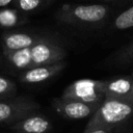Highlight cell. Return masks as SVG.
I'll list each match as a JSON object with an SVG mask.
<instances>
[{
    "label": "cell",
    "mask_w": 133,
    "mask_h": 133,
    "mask_svg": "<svg viewBox=\"0 0 133 133\" xmlns=\"http://www.w3.org/2000/svg\"><path fill=\"white\" fill-rule=\"evenodd\" d=\"M111 9L104 4L63 5L56 14L59 23L81 28L101 27L108 19Z\"/></svg>",
    "instance_id": "obj_1"
},
{
    "label": "cell",
    "mask_w": 133,
    "mask_h": 133,
    "mask_svg": "<svg viewBox=\"0 0 133 133\" xmlns=\"http://www.w3.org/2000/svg\"><path fill=\"white\" fill-rule=\"evenodd\" d=\"M133 116V100L105 98L91 115L83 133L99 128H114Z\"/></svg>",
    "instance_id": "obj_2"
},
{
    "label": "cell",
    "mask_w": 133,
    "mask_h": 133,
    "mask_svg": "<svg viewBox=\"0 0 133 133\" xmlns=\"http://www.w3.org/2000/svg\"><path fill=\"white\" fill-rule=\"evenodd\" d=\"M62 99L77 100L88 104H101L105 99L102 92V81L94 79H79L65 87Z\"/></svg>",
    "instance_id": "obj_3"
},
{
    "label": "cell",
    "mask_w": 133,
    "mask_h": 133,
    "mask_svg": "<svg viewBox=\"0 0 133 133\" xmlns=\"http://www.w3.org/2000/svg\"><path fill=\"white\" fill-rule=\"evenodd\" d=\"M39 104L32 99L18 97L0 101V125H12L18 121L35 113Z\"/></svg>",
    "instance_id": "obj_4"
},
{
    "label": "cell",
    "mask_w": 133,
    "mask_h": 133,
    "mask_svg": "<svg viewBox=\"0 0 133 133\" xmlns=\"http://www.w3.org/2000/svg\"><path fill=\"white\" fill-rule=\"evenodd\" d=\"M29 55L32 68L62 61L66 56L65 49L52 37H45L31 48Z\"/></svg>",
    "instance_id": "obj_5"
},
{
    "label": "cell",
    "mask_w": 133,
    "mask_h": 133,
    "mask_svg": "<svg viewBox=\"0 0 133 133\" xmlns=\"http://www.w3.org/2000/svg\"><path fill=\"white\" fill-rule=\"evenodd\" d=\"M54 110L64 118L81 119L92 115L100 104H88L71 99H55L53 101Z\"/></svg>",
    "instance_id": "obj_6"
},
{
    "label": "cell",
    "mask_w": 133,
    "mask_h": 133,
    "mask_svg": "<svg viewBox=\"0 0 133 133\" xmlns=\"http://www.w3.org/2000/svg\"><path fill=\"white\" fill-rule=\"evenodd\" d=\"M132 87H133L132 75L121 76L102 81V92L105 98L133 100Z\"/></svg>",
    "instance_id": "obj_7"
},
{
    "label": "cell",
    "mask_w": 133,
    "mask_h": 133,
    "mask_svg": "<svg viewBox=\"0 0 133 133\" xmlns=\"http://www.w3.org/2000/svg\"><path fill=\"white\" fill-rule=\"evenodd\" d=\"M66 63L65 61H59L52 64H45V65H38L31 69H28L26 71H23L21 75L19 76V80L23 83L27 84H35V83H42L45 82L56 75H58L60 72L63 71Z\"/></svg>",
    "instance_id": "obj_8"
},
{
    "label": "cell",
    "mask_w": 133,
    "mask_h": 133,
    "mask_svg": "<svg viewBox=\"0 0 133 133\" xmlns=\"http://www.w3.org/2000/svg\"><path fill=\"white\" fill-rule=\"evenodd\" d=\"M10 127L17 133H49L52 129V123L43 114L32 113Z\"/></svg>",
    "instance_id": "obj_9"
},
{
    "label": "cell",
    "mask_w": 133,
    "mask_h": 133,
    "mask_svg": "<svg viewBox=\"0 0 133 133\" xmlns=\"http://www.w3.org/2000/svg\"><path fill=\"white\" fill-rule=\"evenodd\" d=\"M47 36L28 32H6L2 35L3 50H21L31 48Z\"/></svg>",
    "instance_id": "obj_10"
},
{
    "label": "cell",
    "mask_w": 133,
    "mask_h": 133,
    "mask_svg": "<svg viewBox=\"0 0 133 133\" xmlns=\"http://www.w3.org/2000/svg\"><path fill=\"white\" fill-rule=\"evenodd\" d=\"M3 55L7 59V61L17 70L26 71L32 68L30 55H29V48L21 49V50H3Z\"/></svg>",
    "instance_id": "obj_11"
},
{
    "label": "cell",
    "mask_w": 133,
    "mask_h": 133,
    "mask_svg": "<svg viewBox=\"0 0 133 133\" xmlns=\"http://www.w3.org/2000/svg\"><path fill=\"white\" fill-rule=\"evenodd\" d=\"M25 18L17 8H0V27L12 28L23 24Z\"/></svg>",
    "instance_id": "obj_12"
},
{
    "label": "cell",
    "mask_w": 133,
    "mask_h": 133,
    "mask_svg": "<svg viewBox=\"0 0 133 133\" xmlns=\"http://www.w3.org/2000/svg\"><path fill=\"white\" fill-rule=\"evenodd\" d=\"M112 27L117 30H124L133 27V5L115 17L112 22Z\"/></svg>",
    "instance_id": "obj_13"
},
{
    "label": "cell",
    "mask_w": 133,
    "mask_h": 133,
    "mask_svg": "<svg viewBox=\"0 0 133 133\" xmlns=\"http://www.w3.org/2000/svg\"><path fill=\"white\" fill-rule=\"evenodd\" d=\"M17 91V85L10 79L0 76V101L10 99Z\"/></svg>",
    "instance_id": "obj_14"
},
{
    "label": "cell",
    "mask_w": 133,
    "mask_h": 133,
    "mask_svg": "<svg viewBox=\"0 0 133 133\" xmlns=\"http://www.w3.org/2000/svg\"><path fill=\"white\" fill-rule=\"evenodd\" d=\"M113 61L115 63H121V64L133 63V43H131L127 47L121 49L114 55Z\"/></svg>",
    "instance_id": "obj_15"
},
{
    "label": "cell",
    "mask_w": 133,
    "mask_h": 133,
    "mask_svg": "<svg viewBox=\"0 0 133 133\" xmlns=\"http://www.w3.org/2000/svg\"><path fill=\"white\" fill-rule=\"evenodd\" d=\"M17 9L24 12H29L42 6L43 0H14Z\"/></svg>",
    "instance_id": "obj_16"
},
{
    "label": "cell",
    "mask_w": 133,
    "mask_h": 133,
    "mask_svg": "<svg viewBox=\"0 0 133 133\" xmlns=\"http://www.w3.org/2000/svg\"><path fill=\"white\" fill-rule=\"evenodd\" d=\"M114 128H99V129H95L88 133H111L113 131Z\"/></svg>",
    "instance_id": "obj_17"
},
{
    "label": "cell",
    "mask_w": 133,
    "mask_h": 133,
    "mask_svg": "<svg viewBox=\"0 0 133 133\" xmlns=\"http://www.w3.org/2000/svg\"><path fill=\"white\" fill-rule=\"evenodd\" d=\"M11 1H12V0H0V7H1V6H5V5L9 4Z\"/></svg>",
    "instance_id": "obj_18"
},
{
    "label": "cell",
    "mask_w": 133,
    "mask_h": 133,
    "mask_svg": "<svg viewBox=\"0 0 133 133\" xmlns=\"http://www.w3.org/2000/svg\"><path fill=\"white\" fill-rule=\"evenodd\" d=\"M103 1H116V0H103Z\"/></svg>",
    "instance_id": "obj_19"
},
{
    "label": "cell",
    "mask_w": 133,
    "mask_h": 133,
    "mask_svg": "<svg viewBox=\"0 0 133 133\" xmlns=\"http://www.w3.org/2000/svg\"><path fill=\"white\" fill-rule=\"evenodd\" d=\"M132 78H133V74H132ZM132 97H133V87H132Z\"/></svg>",
    "instance_id": "obj_20"
}]
</instances>
